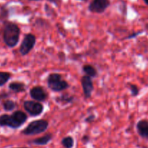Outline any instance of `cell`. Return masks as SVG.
Returning <instances> with one entry per match:
<instances>
[{"instance_id":"obj_27","label":"cell","mask_w":148,"mask_h":148,"mask_svg":"<svg viewBox=\"0 0 148 148\" xmlns=\"http://www.w3.org/2000/svg\"><path fill=\"white\" fill-rule=\"evenodd\" d=\"M80 1H87V0H80Z\"/></svg>"},{"instance_id":"obj_25","label":"cell","mask_w":148,"mask_h":148,"mask_svg":"<svg viewBox=\"0 0 148 148\" xmlns=\"http://www.w3.org/2000/svg\"><path fill=\"white\" fill-rule=\"evenodd\" d=\"M30 1H39V0H30Z\"/></svg>"},{"instance_id":"obj_19","label":"cell","mask_w":148,"mask_h":148,"mask_svg":"<svg viewBox=\"0 0 148 148\" xmlns=\"http://www.w3.org/2000/svg\"><path fill=\"white\" fill-rule=\"evenodd\" d=\"M128 87H129V90H130L132 96L136 97L139 95V89L136 85H134V84H128Z\"/></svg>"},{"instance_id":"obj_18","label":"cell","mask_w":148,"mask_h":148,"mask_svg":"<svg viewBox=\"0 0 148 148\" xmlns=\"http://www.w3.org/2000/svg\"><path fill=\"white\" fill-rule=\"evenodd\" d=\"M11 77V73L7 72H0V87L5 85Z\"/></svg>"},{"instance_id":"obj_21","label":"cell","mask_w":148,"mask_h":148,"mask_svg":"<svg viewBox=\"0 0 148 148\" xmlns=\"http://www.w3.org/2000/svg\"><path fill=\"white\" fill-rule=\"evenodd\" d=\"M89 136L84 135V137H83L82 141L84 142V144H86V143L89 142Z\"/></svg>"},{"instance_id":"obj_26","label":"cell","mask_w":148,"mask_h":148,"mask_svg":"<svg viewBox=\"0 0 148 148\" xmlns=\"http://www.w3.org/2000/svg\"><path fill=\"white\" fill-rule=\"evenodd\" d=\"M16 148H28V147H16Z\"/></svg>"},{"instance_id":"obj_24","label":"cell","mask_w":148,"mask_h":148,"mask_svg":"<svg viewBox=\"0 0 148 148\" xmlns=\"http://www.w3.org/2000/svg\"><path fill=\"white\" fill-rule=\"evenodd\" d=\"M143 1H144V2L147 4V5H148V0H143Z\"/></svg>"},{"instance_id":"obj_9","label":"cell","mask_w":148,"mask_h":148,"mask_svg":"<svg viewBox=\"0 0 148 148\" xmlns=\"http://www.w3.org/2000/svg\"><path fill=\"white\" fill-rule=\"evenodd\" d=\"M21 124L17 122L12 115L2 114L0 116V127H7L11 129H18Z\"/></svg>"},{"instance_id":"obj_1","label":"cell","mask_w":148,"mask_h":148,"mask_svg":"<svg viewBox=\"0 0 148 148\" xmlns=\"http://www.w3.org/2000/svg\"><path fill=\"white\" fill-rule=\"evenodd\" d=\"M20 29L16 23L6 22L3 29V40L9 48H14L20 40Z\"/></svg>"},{"instance_id":"obj_14","label":"cell","mask_w":148,"mask_h":148,"mask_svg":"<svg viewBox=\"0 0 148 148\" xmlns=\"http://www.w3.org/2000/svg\"><path fill=\"white\" fill-rule=\"evenodd\" d=\"M83 72H84L85 75H87L89 77H96L97 76V69L93 66L92 65L90 64H85L82 67Z\"/></svg>"},{"instance_id":"obj_7","label":"cell","mask_w":148,"mask_h":148,"mask_svg":"<svg viewBox=\"0 0 148 148\" xmlns=\"http://www.w3.org/2000/svg\"><path fill=\"white\" fill-rule=\"evenodd\" d=\"M81 83L83 92H84V98L86 99H89L91 98V94L94 90V83H93L92 78L87 75H84L81 77Z\"/></svg>"},{"instance_id":"obj_11","label":"cell","mask_w":148,"mask_h":148,"mask_svg":"<svg viewBox=\"0 0 148 148\" xmlns=\"http://www.w3.org/2000/svg\"><path fill=\"white\" fill-rule=\"evenodd\" d=\"M52 140V134H46L45 135L42 136V137H39V138L34 139V140H31L29 142V143L35 145H47L51 140Z\"/></svg>"},{"instance_id":"obj_13","label":"cell","mask_w":148,"mask_h":148,"mask_svg":"<svg viewBox=\"0 0 148 148\" xmlns=\"http://www.w3.org/2000/svg\"><path fill=\"white\" fill-rule=\"evenodd\" d=\"M12 116L13 118H14L17 122L20 123L21 125L25 124L28 119L27 114H26V113H24L22 111H14V112L12 113Z\"/></svg>"},{"instance_id":"obj_23","label":"cell","mask_w":148,"mask_h":148,"mask_svg":"<svg viewBox=\"0 0 148 148\" xmlns=\"http://www.w3.org/2000/svg\"><path fill=\"white\" fill-rule=\"evenodd\" d=\"M138 34H139V33H135L134 34L130 35V36H129V37L127 38H133V37H135V36H137Z\"/></svg>"},{"instance_id":"obj_10","label":"cell","mask_w":148,"mask_h":148,"mask_svg":"<svg viewBox=\"0 0 148 148\" xmlns=\"http://www.w3.org/2000/svg\"><path fill=\"white\" fill-rule=\"evenodd\" d=\"M136 130L143 138H148V119H142L136 124Z\"/></svg>"},{"instance_id":"obj_20","label":"cell","mask_w":148,"mask_h":148,"mask_svg":"<svg viewBox=\"0 0 148 148\" xmlns=\"http://www.w3.org/2000/svg\"><path fill=\"white\" fill-rule=\"evenodd\" d=\"M94 119H95V116H94V114H91V115L89 116L87 118L85 119V121L87 123H91V121H94Z\"/></svg>"},{"instance_id":"obj_16","label":"cell","mask_w":148,"mask_h":148,"mask_svg":"<svg viewBox=\"0 0 148 148\" xmlns=\"http://www.w3.org/2000/svg\"><path fill=\"white\" fill-rule=\"evenodd\" d=\"M2 106L4 111H12L15 108L16 103L12 100H6L2 103Z\"/></svg>"},{"instance_id":"obj_3","label":"cell","mask_w":148,"mask_h":148,"mask_svg":"<svg viewBox=\"0 0 148 148\" xmlns=\"http://www.w3.org/2000/svg\"><path fill=\"white\" fill-rule=\"evenodd\" d=\"M49 127V122L45 119L35 120L29 123L28 125L21 132L25 135H36L46 131Z\"/></svg>"},{"instance_id":"obj_5","label":"cell","mask_w":148,"mask_h":148,"mask_svg":"<svg viewBox=\"0 0 148 148\" xmlns=\"http://www.w3.org/2000/svg\"><path fill=\"white\" fill-rule=\"evenodd\" d=\"M36 42V38L31 33L26 35L20 46V53L22 56H26L34 48Z\"/></svg>"},{"instance_id":"obj_4","label":"cell","mask_w":148,"mask_h":148,"mask_svg":"<svg viewBox=\"0 0 148 148\" xmlns=\"http://www.w3.org/2000/svg\"><path fill=\"white\" fill-rule=\"evenodd\" d=\"M23 108L30 116H39L43 113L44 106L41 102L36 101H26L23 103Z\"/></svg>"},{"instance_id":"obj_22","label":"cell","mask_w":148,"mask_h":148,"mask_svg":"<svg viewBox=\"0 0 148 148\" xmlns=\"http://www.w3.org/2000/svg\"><path fill=\"white\" fill-rule=\"evenodd\" d=\"M47 1L51 3H53L55 5H58V4H59V2H60L61 0H47Z\"/></svg>"},{"instance_id":"obj_17","label":"cell","mask_w":148,"mask_h":148,"mask_svg":"<svg viewBox=\"0 0 148 148\" xmlns=\"http://www.w3.org/2000/svg\"><path fill=\"white\" fill-rule=\"evenodd\" d=\"M61 144L65 148H73L74 145V140L71 136H68L61 140Z\"/></svg>"},{"instance_id":"obj_6","label":"cell","mask_w":148,"mask_h":148,"mask_svg":"<svg viewBox=\"0 0 148 148\" xmlns=\"http://www.w3.org/2000/svg\"><path fill=\"white\" fill-rule=\"evenodd\" d=\"M110 5V0H93L89 5V10L91 12L103 13Z\"/></svg>"},{"instance_id":"obj_2","label":"cell","mask_w":148,"mask_h":148,"mask_svg":"<svg viewBox=\"0 0 148 148\" xmlns=\"http://www.w3.org/2000/svg\"><path fill=\"white\" fill-rule=\"evenodd\" d=\"M48 88L53 92H62L70 87L68 82L62 78L59 73H51L47 77Z\"/></svg>"},{"instance_id":"obj_8","label":"cell","mask_w":148,"mask_h":148,"mask_svg":"<svg viewBox=\"0 0 148 148\" xmlns=\"http://www.w3.org/2000/svg\"><path fill=\"white\" fill-rule=\"evenodd\" d=\"M29 94L34 101H39V102L45 101L48 98L47 92L41 86L33 87L30 90Z\"/></svg>"},{"instance_id":"obj_12","label":"cell","mask_w":148,"mask_h":148,"mask_svg":"<svg viewBox=\"0 0 148 148\" xmlns=\"http://www.w3.org/2000/svg\"><path fill=\"white\" fill-rule=\"evenodd\" d=\"M8 88L10 90L15 93L23 92L26 91V85L23 82H10L8 85Z\"/></svg>"},{"instance_id":"obj_15","label":"cell","mask_w":148,"mask_h":148,"mask_svg":"<svg viewBox=\"0 0 148 148\" xmlns=\"http://www.w3.org/2000/svg\"><path fill=\"white\" fill-rule=\"evenodd\" d=\"M73 95H71L68 93H63L62 95H61L60 96L57 98L56 101L57 103H59L68 104L73 102Z\"/></svg>"}]
</instances>
